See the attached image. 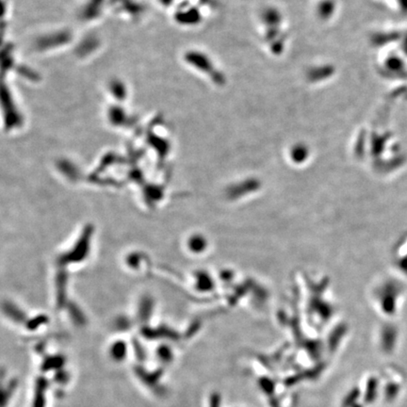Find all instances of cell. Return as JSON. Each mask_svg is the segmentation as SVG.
Here are the masks:
<instances>
[{"mask_svg":"<svg viewBox=\"0 0 407 407\" xmlns=\"http://www.w3.org/2000/svg\"><path fill=\"white\" fill-rule=\"evenodd\" d=\"M48 386V381L45 377L40 376L37 378L35 382L32 407H45V394Z\"/></svg>","mask_w":407,"mask_h":407,"instance_id":"6da1fadb","label":"cell"},{"mask_svg":"<svg viewBox=\"0 0 407 407\" xmlns=\"http://www.w3.org/2000/svg\"><path fill=\"white\" fill-rule=\"evenodd\" d=\"M135 373L145 385L149 387H154L158 385L163 371L162 369H157L152 372H148L144 369L137 368V369H135Z\"/></svg>","mask_w":407,"mask_h":407,"instance_id":"7a4b0ae2","label":"cell"},{"mask_svg":"<svg viewBox=\"0 0 407 407\" xmlns=\"http://www.w3.org/2000/svg\"><path fill=\"white\" fill-rule=\"evenodd\" d=\"M64 365V359L62 356H56V357H50L46 360H45L44 364L42 365V370L45 372H48L52 370H60L63 368Z\"/></svg>","mask_w":407,"mask_h":407,"instance_id":"3957f363","label":"cell"},{"mask_svg":"<svg viewBox=\"0 0 407 407\" xmlns=\"http://www.w3.org/2000/svg\"><path fill=\"white\" fill-rule=\"evenodd\" d=\"M18 385V382L16 379H13L9 382L8 385L2 389L1 393V407H6L8 405L9 401L11 400L13 392L15 391L16 387Z\"/></svg>","mask_w":407,"mask_h":407,"instance_id":"277c9868","label":"cell"},{"mask_svg":"<svg viewBox=\"0 0 407 407\" xmlns=\"http://www.w3.org/2000/svg\"><path fill=\"white\" fill-rule=\"evenodd\" d=\"M126 346L123 343L116 344L114 347H113L112 349V356L113 358H114L115 360L120 361L123 360L126 356Z\"/></svg>","mask_w":407,"mask_h":407,"instance_id":"5b68a950","label":"cell"},{"mask_svg":"<svg viewBox=\"0 0 407 407\" xmlns=\"http://www.w3.org/2000/svg\"><path fill=\"white\" fill-rule=\"evenodd\" d=\"M69 379V374L64 371V369H60L55 374V381L58 382L59 384L66 383Z\"/></svg>","mask_w":407,"mask_h":407,"instance_id":"8992f818","label":"cell"},{"mask_svg":"<svg viewBox=\"0 0 407 407\" xmlns=\"http://www.w3.org/2000/svg\"><path fill=\"white\" fill-rule=\"evenodd\" d=\"M221 398L218 394H213L210 398V406L209 407H220Z\"/></svg>","mask_w":407,"mask_h":407,"instance_id":"52a82bcc","label":"cell"}]
</instances>
